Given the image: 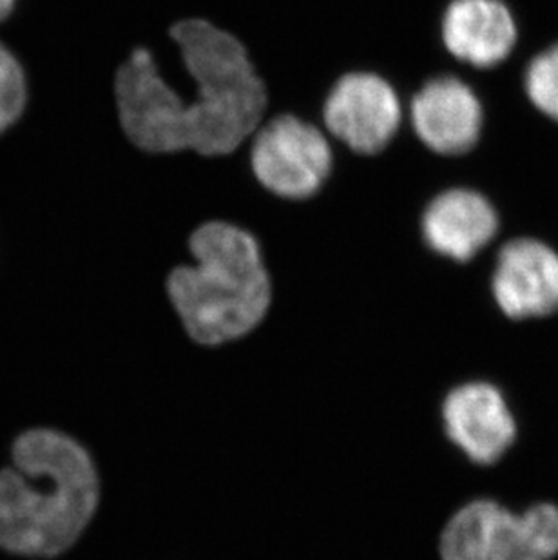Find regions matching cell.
<instances>
[{"mask_svg": "<svg viewBox=\"0 0 558 560\" xmlns=\"http://www.w3.org/2000/svg\"><path fill=\"white\" fill-rule=\"evenodd\" d=\"M26 106V71L16 55L0 40V135L21 120Z\"/></svg>", "mask_w": 558, "mask_h": 560, "instance_id": "obj_13", "label": "cell"}, {"mask_svg": "<svg viewBox=\"0 0 558 560\" xmlns=\"http://www.w3.org/2000/svg\"><path fill=\"white\" fill-rule=\"evenodd\" d=\"M98 504V477L77 441L54 430L16 439L13 466L0 471V548L55 557L84 532Z\"/></svg>", "mask_w": 558, "mask_h": 560, "instance_id": "obj_1", "label": "cell"}, {"mask_svg": "<svg viewBox=\"0 0 558 560\" xmlns=\"http://www.w3.org/2000/svg\"><path fill=\"white\" fill-rule=\"evenodd\" d=\"M439 40L457 62L496 68L515 46V21L501 0H447L439 19Z\"/></svg>", "mask_w": 558, "mask_h": 560, "instance_id": "obj_12", "label": "cell"}, {"mask_svg": "<svg viewBox=\"0 0 558 560\" xmlns=\"http://www.w3.org/2000/svg\"><path fill=\"white\" fill-rule=\"evenodd\" d=\"M499 231V214L483 192L446 187L428 198L419 214V233L432 253L466 264Z\"/></svg>", "mask_w": 558, "mask_h": 560, "instance_id": "obj_9", "label": "cell"}, {"mask_svg": "<svg viewBox=\"0 0 558 560\" xmlns=\"http://www.w3.org/2000/svg\"><path fill=\"white\" fill-rule=\"evenodd\" d=\"M491 292L505 316L544 317L558 311V254L538 240L508 242L491 276Z\"/></svg>", "mask_w": 558, "mask_h": 560, "instance_id": "obj_11", "label": "cell"}, {"mask_svg": "<svg viewBox=\"0 0 558 560\" xmlns=\"http://www.w3.org/2000/svg\"><path fill=\"white\" fill-rule=\"evenodd\" d=\"M190 264L167 276V294L190 338L222 345L251 332L272 298L264 245L237 223L211 218L187 238Z\"/></svg>", "mask_w": 558, "mask_h": 560, "instance_id": "obj_2", "label": "cell"}, {"mask_svg": "<svg viewBox=\"0 0 558 560\" xmlns=\"http://www.w3.org/2000/svg\"><path fill=\"white\" fill-rule=\"evenodd\" d=\"M443 421L452 443L479 465L497 463L515 443V418L501 390L488 383L453 388L444 399Z\"/></svg>", "mask_w": 558, "mask_h": 560, "instance_id": "obj_10", "label": "cell"}, {"mask_svg": "<svg viewBox=\"0 0 558 560\" xmlns=\"http://www.w3.org/2000/svg\"><path fill=\"white\" fill-rule=\"evenodd\" d=\"M115 107L127 142L149 154L189 151V102L148 48L132 49L116 69Z\"/></svg>", "mask_w": 558, "mask_h": 560, "instance_id": "obj_6", "label": "cell"}, {"mask_svg": "<svg viewBox=\"0 0 558 560\" xmlns=\"http://www.w3.org/2000/svg\"><path fill=\"white\" fill-rule=\"evenodd\" d=\"M189 102V151L226 156L245 148L269 115V95L240 38L204 19L168 30Z\"/></svg>", "mask_w": 558, "mask_h": 560, "instance_id": "obj_3", "label": "cell"}, {"mask_svg": "<svg viewBox=\"0 0 558 560\" xmlns=\"http://www.w3.org/2000/svg\"><path fill=\"white\" fill-rule=\"evenodd\" d=\"M558 556V506L515 513L496 501L461 508L441 537L443 560H551Z\"/></svg>", "mask_w": 558, "mask_h": 560, "instance_id": "obj_5", "label": "cell"}, {"mask_svg": "<svg viewBox=\"0 0 558 560\" xmlns=\"http://www.w3.org/2000/svg\"><path fill=\"white\" fill-rule=\"evenodd\" d=\"M254 180L284 201H306L322 192L336 165V143L317 122L275 113L248 138Z\"/></svg>", "mask_w": 558, "mask_h": 560, "instance_id": "obj_4", "label": "cell"}, {"mask_svg": "<svg viewBox=\"0 0 558 560\" xmlns=\"http://www.w3.org/2000/svg\"><path fill=\"white\" fill-rule=\"evenodd\" d=\"M483 126L485 109L479 95L457 74L428 77L406 101V127L439 159H461L474 151Z\"/></svg>", "mask_w": 558, "mask_h": 560, "instance_id": "obj_8", "label": "cell"}, {"mask_svg": "<svg viewBox=\"0 0 558 560\" xmlns=\"http://www.w3.org/2000/svg\"><path fill=\"white\" fill-rule=\"evenodd\" d=\"M16 0H0V24L15 11Z\"/></svg>", "mask_w": 558, "mask_h": 560, "instance_id": "obj_15", "label": "cell"}, {"mask_svg": "<svg viewBox=\"0 0 558 560\" xmlns=\"http://www.w3.org/2000/svg\"><path fill=\"white\" fill-rule=\"evenodd\" d=\"M526 91L544 115L558 120V44L537 55L530 63Z\"/></svg>", "mask_w": 558, "mask_h": 560, "instance_id": "obj_14", "label": "cell"}, {"mask_svg": "<svg viewBox=\"0 0 558 560\" xmlns=\"http://www.w3.org/2000/svg\"><path fill=\"white\" fill-rule=\"evenodd\" d=\"M319 124L334 143L350 153L377 156L403 131L406 104L383 74L352 69L330 85Z\"/></svg>", "mask_w": 558, "mask_h": 560, "instance_id": "obj_7", "label": "cell"}]
</instances>
